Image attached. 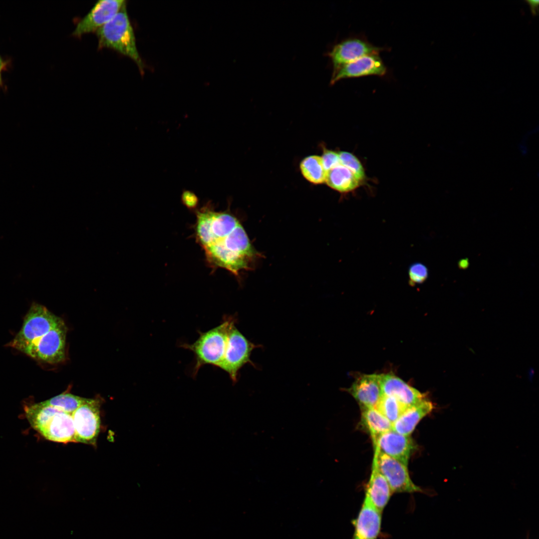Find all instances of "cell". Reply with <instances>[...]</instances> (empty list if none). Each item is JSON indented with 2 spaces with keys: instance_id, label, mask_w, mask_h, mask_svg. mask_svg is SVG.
Listing matches in <instances>:
<instances>
[{
  "instance_id": "1",
  "label": "cell",
  "mask_w": 539,
  "mask_h": 539,
  "mask_svg": "<svg viewBox=\"0 0 539 539\" xmlns=\"http://www.w3.org/2000/svg\"><path fill=\"white\" fill-rule=\"evenodd\" d=\"M195 233L208 263L237 276L243 270H253L263 257L239 219L229 212L202 207L196 211Z\"/></svg>"
},
{
  "instance_id": "2",
  "label": "cell",
  "mask_w": 539,
  "mask_h": 539,
  "mask_svg": "<svg viewBox=\"0 0 539 539\" xmlns=\"http://www.w3.org/2000/svg\"><path fill=\"white\" fill-rule=\"evenodd\" d=\"M25 414L31 427L46 439L63 443L75 442L71 414L44 401L25 407Z\"/></svg>"
},
{
  "instance_id": "3",
  "label": "cell",
  "mask_w": 539,
  "mask_h": 539,
  "mask_svg": "<svg viewBox=\"0 0 539 539\" xmlns=\"http://www.w3.org/2000/svg\"><path fill=\"white\" fill-rule=\"evenodd\" d=\"M236 320L234 316L225 315L218 326L205 332L199 331V337L194 343L180 344L181 347L192 351L195 355L192 376L196 377L204 365L219 367L225 355L229 331Z\"/></svg>"
},
{
  "instance_id": "4",
  "label": "cell",
  "mask_w": 539,
  "mask_h": 539,
  "mask_svg": "<svg viewBox=\"0 0 539 539\" xmlns=\"http://www.w3.org/2000/svg\"><path fill=\"white\" fill-rule=\"evenodd\" d=\"M96 32L99 49L110 48L130 58L143 73L144 64L137 48L126 3L111 19Z\"/></svg>"
},
{
  "instance_id": "5",
  "label": "cell",
  "mask_w": 539,
  "mask_h": 539,
  "mask_svg": "<svg viewBox=\"0 0 539 539\" xmlns=\"http://www.w3.org/2000/svg\"><path fill=\"white\" fill-rule=\"evenodd\" d=\"M62 321L44 306L32 303L24 317L20 330L8 345L23 352Z\"/></svg>"
},
{
  "instance_id": "6",
  "label": "cell",
  "mask_w": 539,
  "mask_h": 539,
  "mask_svg": "<svg viewBox=\"0 0 539 539\" xmlns=\"http://www.w3.org/2000/svg\"><path fill=\"white\" fill-rule=\"evenodd\" d=\"M256 347V345L233 325L229 332L224 358L218 368L227 372L232 382L236 383L241 368L248 363H252L250 356Z\"/></svg>"
},
{
  "instance_id": "7",
  "label": "cell",
  "mask_w": 539,
  "mask_h": 539,
  "mask_svg": "<svg viewBox=\"0 0 539 539\" xmlns=\"http://www.w3.org/2000/svg\"><path fill=\"white\" fill-rule=\"evenodd\" d=\"M66 332V326L62 321L26 348L23 353L33 359L48 363L61 362L65 357Z\"/></svg>"
},
{
  "instance_id": "8",
  "label": "cell",
  "mask_w": 539,
  "mask_h": 539,
  "mask_svg": "<svg viewBox=\"0 0 539 539\" xmlns=\"http://www.w3.org/2000/svg\"><path fill=\"white\" fill-rule=\"evenodd\" d=\"M100 403L88 398L72 414L75 442L95 445L100 429Z\"/></svg>"
},
{
  "instance_id": "9",
  "label": "cell",
  "mask_w": 539,
  "mask_h": 539,
  "mask_svg": "<svg viewBox=\"0 0 539 539\" xmlns=\"http://www.w3.org/2000/svg\"><path fill=\"white\" fill-rule=\"evenodd\" d=\"M373 459L393 493H412L422 491L411 479L407 465L375 448Z\"/></svg>"
},
{
  "instance_id": "10",
  "label": "cell",
  "mask_w": 539,
  "mask_h": 539,
  "mask_svg": "<svg viewBox=\"0 0 539 539\" xmlns=\"http://www.w3.org/2000/svg\"><path fill=\"white\" fill-rule=\"evenodd\" d=\"M371 43L363 36H353L335 44L327 53L333 72L341 66L365 55L384 50Z\"/></svg>"
},
{
  "instance_id": "11",
  "label": "cell",
  "mask_w": 539,
  "mask_h": 539,
  "mask_svg": "<svg viewBox=\"0 0 539 539\" xmlns=\"http://www.w3.org/2000/svg\"><path fill=\"white\" fill-rule=\"evenodd\" d=\"M125 3L124 0L98 1L77 23L72 35L80 37L83 34L96 31L111 19Z\"/></svg>"
},
{
  "instance_id": "12",
  "label": "cell",
  "mask_w": 539,
  "mask_h": 539,
  "mask_svg": "<svg viewBox=\"0 0 539 539\" xmlns=\"http://www.w3.org/2000/svg\"><path fill=\"white\" fill-rule=\"evenodd\" d=\"M379 53L365 55L341 66L332 72L330 84H334L345 78L385 76L387 73V68Z\"/></svg>"
},
{
  "instance_id": "13",
  "label": "cell",
  "mask_w": 539,
  "mask_h": 539,
  "mask_svg": "<svg viewBox=\"0 0 539 539\" xmlns=\"http://www.w3.org/2000/svg\"><path fill=\"white\" fill-rule=\"evenodd\" d=\"M373 444L374 448L380 452L407 466L416 448L410 436L399 434L392 429L380 435Z\"/></svg>"
},
{
  "instance_id": "14",
  "label": "cell",
  "mask_w": 539,
  "mask_h": 539,
  "mask_svg": "<svg viewBox=\"0 0 539 539\" xmlns=\"http://www.w3.org/2000/svg\"><path fill=\"white\" fill-rule=\"evenodd\" d=\"M382 512L365 495L358 516L353 521L354 537L357 539H377L381 530Z\"/></svg>"
},
{
  "instance_id": "15",
  "label": "cell",
  "mask_w": 539,
  "mask_h": 539,
  "mask_svg": "<svg viewBox=\"0 0 539 539\" xmlns=\"http://www.w3.org/2000/svg\"><path fill=\"white\" fill-rule=\"evenodd\" d=\"M381 374H364L360 376L347 389L359 404L360 409L375 408L382 394Z\"/></svg>"
},
{
  "instance_id": "16",
  "label": "cell",
  "mask_w": 539,
  "mask_h": 539,
  "mask_svg": "<svg viewBox=\"0 0 539 539\" xmlns=\"http://www.w3.org/2000/svg\"><path fill=\"white\" fill-rule=\"evenodd\" d=\"M382 394L394 397L403 404L410 406L427 398L426 395L391 374H381Z\"/></svg>"
},
{
  "instance_id": "17",
  "label": "cell",
  "mask_w": 539,
  "mask_h": 539,
  "mask_svg": "<svg viewBox=\"0 0 539 539\" xmlns=\"http://www.w3.org/2000/svg\"><path fill=\"white\" fill-rule=\"evenodd\" d=\"M433 408V404L427 398L408 407L392 424V430L399 434L410 436L419 422L430 413Z\"/></svg>"
},
{
  "instance_id": "18",
  "label": "cell",
  "mask_w": 539,
  "mask_h": 539,
  "mask_svg": "<svg viewBox=\"0 0 539 539\" xmlns=\"http://www.w3.org/2000/svg\"><path fill=\"white\" fill-rule=\"evenodd\" d=\"M392 494L388 482L378 470L376 464L373 459L371 474L365 495L382 512Z\"/></svg>"
},
{
  "instance_id": "19",
  "label": "cell",
  "mask_w": 539,
  "mask_h": 539,
  "mask_svg": "<svg viewBox=\"0 0 539 539\" xmlns=\"http://www.w3.org/2000/svg\"><path fill=\"white\" fill-rule=\"evenodd\" d=\"M325 183L341 193L353 191L361 183L348 169L341 164L327 171Z\"/></svg>"
},
{
  "instance_id": "20",
  "label": "cell",
  "mask_w": 539,
  "mask_h": 539,
  "mask_svg": "<svg viewBox=\"0 0 539 539\" xmlns=\"http://www.w3.org/2000/svg\"><path fill=\"white\" fill-rule=\"evenodd\" d=\"M360 409L361 425L370 435L373 443L380 435L392 429V424L375 408Z\"/></svg>"
},
{
  "instance_id": "21",
  "label": "cell",
  "mask_w": 539,
  "mask_h": 539,
  "mask_svg": "<svg viewBox=\"0 0 539 539\" xmlns=\"http://www.w3.org/2000/svg\"><path fill=\"white\" fill-rule=\"evenodd\" d=\"M299 167L303 176L309 182L313 184L325 182L327 172L323 167L321 156L306 157L301 161Z\"/></svg>"
},
{
  "instance_id": "22",
  "label": "cell",
  "mask_w": 539,
  "mask_h": 539,
  "mask_svg": "<svg viewBox=\"0 0 539 539\" xmlns=\"http://www.w3.org/2000/svg\"><path fill=\"white\" fill-rule=\"evenodd\" d=\"M408 407L394 397L382 395L375 408L393 424Z\"/></svg>"
},
{
  "instance_id": "23",
  "label": "cell",
  "mask_w": 539,
  "mask_h": 539,
  "mask_svg": "<svg viewBox=\"0 0 539 539\" xmlns=\"http://www.w3.org/2000/svg\"><path fill=\"white\" fill-rule=\"evenodd\" d=\"M88 398L75 395L69 393H62L45 401L47 404L55 407L64 412L72 413Z\"/></svg>"
},
{
  "instance_id": "24",
  "label": "cell",
  "mask_w": 539,
  "mask_h": 539,
  "mask_svg": "<svg viewBox=\"0 0 539 539\" xmlns=\"http://www.w3.org/2000/svg\"><path fill=\"white\" fill-rule=\"evenodd\" d=\"M339 155L340 164L348 169L362 183L366 176L364 168L357 157L346 151L339 152Z\"/></svg>"
},
{
  "instance_id": "25",
  "label": "cell",
  "mask_w": 539,
  "mask_h": 539,
  "mask_svg": "<svg viewBox=\"0 0 539 539\" xmlns=\"http://www.w3.org/2000/svg\"><path fill=\"white\" fill-rule=\"evenodd\" d=\"M428 275V269L424 265L420 263L413 264L408 270L409 283L412 286L422 283Z\"/></svg>"
},
{
  "instance_id": "26",
  "label": "cell",
  "mask_w": 539,
  "mask_h": 539,
  "mask_svg": "<svg viewBox=\"0 0 539 539\" xmlns=\"http://www.w3.org/2000/svg\"><path fill=\"white\" fill-rule=\"evenodd\" d=\"M321 157L323 167L327 172L340 164L339 152L324 148Z\"/></svg>"
},
{
  "instance_id": "27",
  "label": "cell",
  "mask_w": 539,
  "mask_h": 539,
  "mask_svg": "<svg viewBox=\"0 0 539 539\" xmlns=\"http://www.w3.org/2000/svg\"><path fill=\"white\" fill-rule=\"evenodd\" d=\"M182 201L187 207L191 209L195 208L198 203V199L196 195L193 192L188 190L183 192Z\"/></svg>"
},
{
  "instance_id": "28",
  "label": "cell",
  "mask_w": 539,
  "mask_h": 539,
  "mask_svg": "<svg viewBox=\"0 0 539 539\" xmlns=\"http://www.w3.org/2000/svg\"><path fill=\"white\" fill-rule=\"evenodd\" d=\"M526 1L528 3V4H529V5L530 6V7L531 8V12H532V14H534V15L537 14V13L538 12V11H539V0H528V1Z\"/></svg>"
},
{
  "instance_id": "29",
  "label": "cell",
  "mask_w": 539,
  "mask_h": 539,
  "mask_svg": "<svg viewBox=\"0 0 539 539\" xmlns=\"http://www.w3.org/2000/svg\"><path fill=\"white\" fill-rule=\"evenodd\" d=\"M4 67V63L0 56V68H3Z\"/></svg>"
},
{
  "instance_id": "30",
  "label": "cell",
  "mask_w": 539,
  "mask_h": 539,
  "mask_svg": "<svg viewBox=\"0 0 539 539\" xmlns=\"http://www.w3.org/2000/svg\"><path fill=\"white\" fill-rule=\"evenodd\" d=\"M2 69V68H0V84H1V71Z\"/></svg>"
},
{
  "instance_id": "31",
  "label": "cell",
  "mask_w": 539,
  "mask_h": 539,
  "mask_svg": "<svg viewBox=\"0 0 539 539\" xmlns=\"http://www.w3.org/2000/svg\"><path fill=\"white\" fill-rule=\"evenodd\" d=\"M353 539H356V538H354V537Z\"/></svg>"
}]
</instances>
